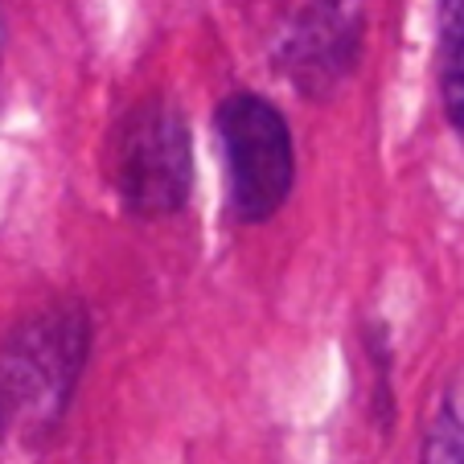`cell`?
Masks as SVG:
<instances>
[{"instance_id":"1","label":"cell","mask_w":464,"mask_h":464,"mask_svg":"<svg viewBox=\"0 0 464 464\" xmlns=\"http://www.w3.org/2000/svg\"><path fill=\"white\" fill-rule=\"evenodd\" d=\"M91 358L82 304H53L29 316L0 345V436L42 444L58 431Z\"/></svg>"},{"instance_id":"2","label":"cell","mask_w":464,"mask_h":464,"mask_svg":"<svg viewBox=\"0 0 464 464\" xmlns=\"http://www.w3.org/2000/svg\"><path fill=\"white\" fill-rule=\"evenodd\" d=\"M218 144L227 157L230 214L238 227L276 218L296 185V152L284 111L255 91H235L214 115Z\"/></svg>"},{"instance_id":"3","label":"cell","mask_w":464,"mask_h":464,"mask_svg":"<svg viewBox=\"0 0 464 464\" xmlns=\"http://www.w3.org/2000/svg\"><path fill=\"white\" fill-rule=\"evenodd\" d=\"M111 173L123 210L136 218H169L189 202V123L169 99H149L123 115L111 144Z\"/></svg>"},{"instance_id":"4","label":"cell","mask_w":464,"mask_h":464,"mask_svg":"<svg viewBox=\"0 0 464 464\" xmlns=\"http://www.w3.org/2000/svg\"><path fill=\"white\" fill-rule=\"evenodd\" d=\"M362 50V13L353 0H304L280 34L276 62L308 99L334 95L353 74Z\"/></svg>"},{"instance_id":"5","label":"cell","mask_w":464,"mask_h":464,"mask_svg":"<svg viewBox=\"0 0 464 464\" xmlns=\"http://www.w3.org/2000/svg\"><path fill=\"white\" fill-rule=\"evenodd\" d=\"M436 79L444 115L464 144V0L436 5Z\"/></svg>"},{"instance_id":"6","label":"cell","mask_w":464,"mask_h":464,"mask_svg":"<svg viewBox=\"0 0 464 464\" xmlns=\"http://www.w3.org/2000/svg\"><path fill=\"white\" fill-rule=\"evenodd\" d=\"M420 464H464V370H456L444 403L423 431Z\"/></svg>"}]
</instances>
